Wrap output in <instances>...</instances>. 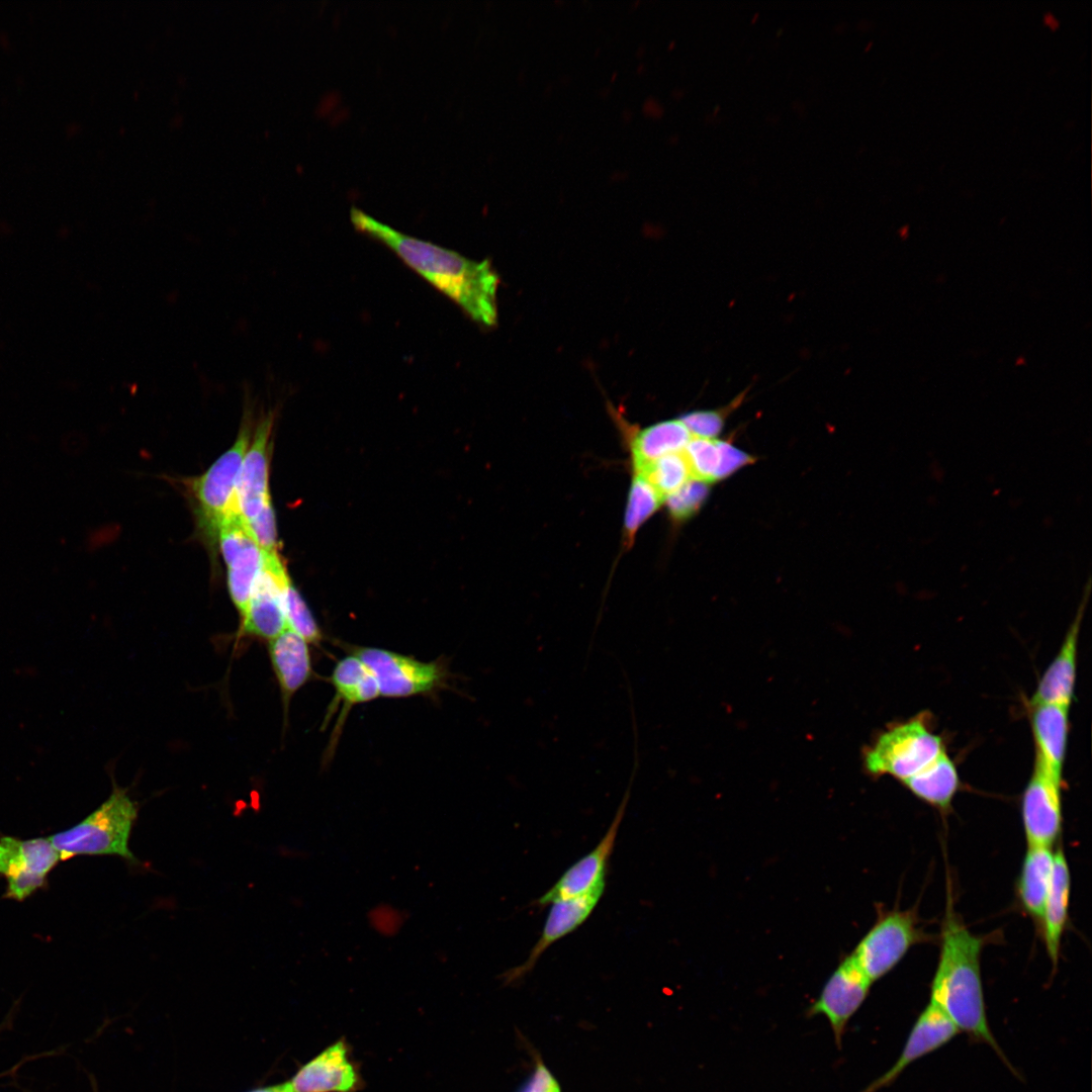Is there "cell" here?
Returning <instances> with one entry per match:
<instances>
[{
  "label": "cell",
  "mask_w": 1092,
  "mask_h": 1092,
  "mask_svg": "<svg viewBox=\"0 0 1092 1092\" xmlns=\"http://www.w3.org/2000/svg\"><path fill=\"white\" fill-rule=\"evenodd\" d=\"M1071 891V875L1062 848L1055 851L1053 876L1045 899L1042 917L1043 940L1048 954L1057 965L1065 931Z\"/></svg>",
  "instance_id": "cell-22"
},
{
  "label": "cell",
  "mask_w": 1092,
  "mask_h": 1092,
  "mask_svg": "<svg viewBox=\"0 0 1092 1092\" xmlns=\"http://www.w3.org/2000/svg\"><path fill=\"white\" fill-rule=\"evenodd\" d=\"M268 652L286 714L292 697L313 674L308 643L287 628L269 640Z\"/></svg>",
  "instance_id": "cell-19"
},
{
  "label": "cell",
  "mask_w": 1092,
  "mask_h": 1092,
  "mask_svg": "<svg viewBox=\"0 0 1092 1092\" xmlns=\"http://www.w3.org/2000/svg\"><path fill=\"white\" fill-rule=\"evenodd\" d=\"M247 524L254 540L264 552H277L276 523L271 502Z\"/></svg>",
  "instance_id": "cell-31"
},
{
  "label": "cell",
  "mask_w": 1092,
  "mask_h": 1092,
  "mask_svg": "<svg viewBox=\"0 0 1092 1092\" xmlns=\"http://www.w3.org/2000/svg\"><path fill=\"white\" fill-rule=\"evenodd\" d=\"M636 731L637 726L633 725L634 764L630 781L608 830L590 851L571 864L556 883L537 900L539 905L577 898L596 891H605L609 860L614 850L619 827L626 812L632 784L639 765L638 733Z\"/></svg>",
  "instance_id": "cell-7"
},
{
  "label": "cell",
  "mask_w": 1092,
  "mask_h": 1092,
  "mask_svg": "<svg viewBox=\"0 0 1092 1092\" xmlns=\"http://www.w3.org/2000/svg\"><path fill=\"white\" fill-rule=\"evenodd\" d=\"M644 69H645V66H644V64H640V65H639V66L637 67V73H638V74H641V73H642V72L644 71Z\"/></svg>",
  "instance_id": "cell-39"
},
{
  "label": "cell",
  "mask_w": 1092,
  "mask_h": 1092,
  "mask_svg": "<svg viewBox=\"0 0 1092 1092\" xmlns=\"http://www.w3.org/2000/svg\"><path fill=\"white\" fill-rule=\"evenodd\" d=\"M282 603L287 628L300 635L307 643L318 645L323 640L322 631L291 581L283 590Z\"/></svg>",
  "instance_id": "cell-29"
},
{
  "label": "cell",
  "mask_w": 1092,
  "mask_h": 1092,
  "mask_svg": "<svg viewBox=\"0 0 1092 1092\" xmlns=\"http://www.w3.org/2000/svg\"><path fill=\"white\" fill-rule=\"evenodd\" d=\"M1090 585L1089 578L1085 589V596L1077 611V615L1071 624L1057 655L1039 678L1029 705L1057 704L1070 707L1075 691L1080 626L1090 593Z\"/></svg>",
  "instance_id": "cell-17"
},
{
  "label": "cell",
  "mask_w": 1092,
  "mask_h": 1092,
  "mask_svg": "<svg viewBox=\"0 0 1092 1092\" xmlns=\"http://www.w3.org/2000/svg\"><path fill=\"white\" fill-rule=\"evenodd\" d=\"M617 75H618V73H617V72H614V73H613V76H612V78H611V81H612V82H614V80H615V79L617 78Z\"/></svg>",
  "instance_id": "cell-40"
},
{
  "label": "cell",
  "mask_w": 1092,
  "mask_h": 1092,
  "mask_svg": "<svg viewBox=\"0 0 1092 1092\" xmlns=\"http://www.w3.org/2000/svg\"><path fill=\"white\" fill-rule=\"evenodd\" d=\"M355 229L392 250L439 291L456 302L474 322L492 327L497 321L499 277L489 260L476 262L462 255L395 231L352 207Z\"/></svg>",
  "instance_id": "cell-1"
},
{
  "label": "cell",
  "mask_w": 1092,
  "mask_h": 1092,
  "mask_svg": "<svg viewBox=\"0 0 1092 1092\" xmlns=\"http://www.w3.org/2000/svg\"><path fill=\"white\" fill-rule=\"evenodd\" d=\"M61 860L49 837L20 839L0 834V876L5 898L23 901L47 885L48 874Z\"/></svg>",
  "instance_id": "cell-9"
},
{
  "label": "cell",
  "mask_w": 1092,
  "mask_h": 1092,
  "mask_svg": "<svg viewBox=\"0 0 1092 1092\" xmlns=\"http://www.w3.org/2000/svg\"><path fill=\"white\" fill-rule=\"evenodd\" d=\"M136 817L138 804L125 789L114 785L110 796L90 815L49 838L61 860L82 854H113L136 866L139 859L128 846Z\"/></svg>",
  "instance_id": "cell-3"
},
{
  "label": "cell",
  "mask_w": 1092,
  "mask_h": 1092,
  "mask_svg": "<svg viewBox=\"0 0 1092 1092\" xmlns=\"http://www.w3.org/2000/svg\"><path fill=\"white\" fill-rule=\"evenodd\" d=\"M273 414L266 415L253 432L237 484V505L246 522L253 520L269 504V441Z\"/></svg>",
  "instance_id": "cell-13"
},
{
  "label": "cell",
  "mask_w": 1092,
  "mask_h": 1092,
  "mask_svg": "<svg viewBox=\"0 0 1092 1092\" xmlns=\"http://www.w3.org/2000/svg\"><path fill=\"white\" fill-rule=\"evenodd\" d=\"M692 478L706 483L723 479L752 461V457L715 438L693 437L682 450Z\"/></svg>",
  "instance_id": "cell-21"
},
{
  "label": "cell",
  "mask_w": 1092,
  "mask_h": 1092,
  "mask_svg": "<svg viewBox=\"0 0 1092 1092\" xmlns=\"http://www.w3.org/2000/svg\"><path fill=\"white\" fill-rule=\"evenodd\" d=\"M1045 21H1046L1048 24L1053 25L1054 27L1057 26V24H1058L1055 17L1053 15H1051V14L1045 15Z\"/></svg>",
  "instance_id": "cell-37"
},
{
  "label": "cell",
  "mask_w": 1092,
  "mask_h": 1092,
  "mask_svg": "<svg viewBox=\"0 0 1092 1092\" xmlns=\"http://www.w3.org/2000/svg\"><path fill=\"white\" fill-rule=\"evenodd\" d=\"M665 499L689 480L693 479L689 464L681 452L668 454L634 469Z\"/></svg>",
  "instance_id": "cell-27"
},
{
  "label": "cell",
  "mask_w": 1092,
  "mask_h": 1092,
  "mask_svg": "<svg viewBox=\"0 0 1092 1092\" xmlns=\"http://www.w3.org/2000/svg\"><path fill=\"white\" fill-rule=\"evenodd\" d=\"M642 112L646 117L659 118L663 114V107L657 99L648 97L642 104Z\"/></svg>",
  "instance_id": "cell-34"
},
{
  "label": "cell",
  "mask_w": 1092,
  "mask_h": 1092,
  "mask_svg": "<svg viewBox=\"0 0 1092 1092\" xmlns=\"http://www.w3.org/2000/svg\"><path fill=\"white\" fill-rule=\"evenodd\" d=\"M709 492L708 483L691 479L665 497L667 510L673 520H686L701 508Z\"/></svg>",
  "instance_id": "cell-30"
},
{
  "label": "cell",
  "mask_w": 1092,
  "mask_h": 1092,
  "mask_svg": "<svg viewBox=\"0 0 1092 1092\" xmlns=\"http://www.w3.org/2000/svg\"><path fill=\"white\" fill-rule=\"evenodd\" d=\"M692 438V434L679 419L659 422L635 431L630 440L633 468H639L662 456L681 452Z\"/></svg>",
  "instance_id": "cell-25"
},
{
  "label": "cell",
  "mask_w": 1092,
  "mask_h": 1092,
  "mask_svg": "<svg viewBox=\"0 0 1092 1092\" xmlns=\"http://www.w3.org/2000/svg\"><path fill=\"white\" fill-rule=\"evenodd\" d=\"M915 797L947 811L960 788L957 766L946 750L917 775L902 783Z\"/></svg>",
  "instance_id": "cell-24"
},
{
  "label": "cell",
  "mask_w": 1092,
  "mask_h": 1092,
  "mask_svg": "<svg viewBox=\"0 0 1092 1092\" xmlns=\"http://www.w3.org/2000/svg\"><path fill=\"white\" fill-rule=\"evenodd\" d=\"M1063 781L1034 762L1021 798V816L1027 845L1053 846L1062 832Z\"/></svg>",
  "instance_id": "cell-12"
},
{
  "label": "cell",
  "mask_w": 1092,
  "mask_h": 1092,
  "mask_svg": "<svg viewBox=\"0 0 1092 1092\" xmlns=\"http://www.w3.org/2000/svg\"><path fill=\"white\" fill-rule=\"evenodd\" d=\"M679 420L693 437L715 438L724 423V414L720 411L693 412L682 415Z\"/></svg>",
  "instance_id": "cell-32"
},
{
  "label": "cell",
  "mask_w": 1092,
  "mask_h": 1092,
  "mask_svg": "<svg viewBox=\"0 0 1092 1092\" xmlns=\"http://www.w3.org/2000/svg\"><path fill=\"white\" fill-rule=\"evenodd\" d=\"M1055 851L1051 846L1027 845L1017 892L1023 909L1040 922L1050 890Z\"/></svg>",
  "instance_id": "cell-23"
},
{
  "label": "cell",
  "mask_w": 1092,
  "mask_h": 1092,
  "mask_svg": "<svg viewBox=\"0 0 1092 1092\" xmlns=\"http://www.w3.org/2000/svg\"><path fill=\"white\" fill-rule=\"evenodd\" d=\"M922 938L914 911H882L850 954L873 983L892 971Z\"/></svg>",
  "instance_id": "cell-6"
},
{
  "label": "cell",
  "mask_w": 1092,
  "mask_h": 1092,
  "mask_svg": "<svg viewBox=\"0 0 1092 1092\" xmlns=\"http://www.w3.org/2000/svg\"><path fill=\"white\" fill-rule=\"evenodd\" d=\"M251 1092H293L290 1081L278 1085L259 1088Z\"/></svg>",
  "instance_id": "cell-35"
},
{
  "label": "cell",
  "mask_w": 1092,
  "mask_h": 1092,
  "mask_svg": "<svg viewBox=\"0 0 1092 1092\" xmlns=\"http://www.w3.org/2000/svg\"><path fill=\"white\" fill-rule=\"evenodd\" d=\"M263 559L264 551L256 542H253L226 565L230 596L242 617L247 610L254 582L263 565Z\"/></svg>",
  "instance_id": "cell-26"
},
{
  "label": "cell",
  "mask_w": 1092,
  "mask_h": 1092,
  "mask_svg": "<svg viewBox=\"0 0 1092 1092\" xmlns=\"http://www.w3.org/2000/svg\"><path fill=\"white\" fill-rule=\"evenodd\" d=\"M252 436V419L248 414L242 422L233 446L189 484L201 517L214 530L228 514L239 512L236 496L237 484Z\"/></svg>",
  "instance_id": "cell-8"
},
{
  "label": "cell",
  "mask_w": 1092,
  "mask_h": 1092,
  "mask_svg": "<svg viewBox=\"0 0 1092 1092\" xmlns=\"http://www.w3.org/2000/svg\"><path fill=\"white\" fill-rule=\"evenodd\" d=\"M347 650L370 670L380 697L400 699L431 695L446 686L448 670L444 662L421 661L410 655L371 646L349 645Z\"/></svg>",
  "instance_id": "cell-5"
},
{
  "label": "cell",
  "mask_w": 1092,
  "mask_h": 1092,
  "mask_svg": "<svg viewBox=\"0 0 1092 1092\" xmlns=\"http://www.w3.org/2000/svg\"><path fill=\"white\" fill-rule=\"evenodd\" d=\"M871 985L851 954L844 956L808 1008V1016L827 1019L837 1048H841L847 1024L864 1002Z\"/></svg>",
  "instance_id": "cell-10"
},
{
  "label": "cell",
  "mask_w": 1092,
  "mask_h": 1092,
  "mask_svg": "<svg viewBox=\"0 0 1092 1092\" xmlns=\"http://www.w3.org/2000/svg\"><path fill=\"white\" fill-rule=\"evenodd\" d=\"M663 503L660 495L640 475L634 474L624 518V544L630 547L642 524Z\"/></svg>",
  "instance_id": "cell-28"
},
{
  "label": "cell",
  "mask_w": 1092,
  "mask_h": 1092,
  "mask_svg": "<svg viewBox=\"0 0 1092 1092\" xmlns=\"http://www.w3.org/2000/svg\"><path fill=\"white\" fill-rule=\"evenodd\" d=\"M290 1084L293 1092H356L362 1082L348 1044L338 1040L303 1065Z\"/></svg>",
  "instance_id": "cell-15"
},
{
  "label": "cell",
  "mask_w": 1092,
  "mask_h": 1092,
  "mask_svg": "<svg viewBox=\"0 0 1092 1092\" xmlns=\"http://www.w3.org/2000/svg\"><path fill=\"white\" fill-rule=\"evenodd\" d=\"M959 1032L949 1018L929 1001L916 1019L897 1061L861 1092H878L890 1086L908 1066L946 1044Z\"/></svg>",
  "instance_id": "cell-14"
},
{
  "label": "cell",
  "mask_w": 1092,
  "mask_h": 1092,
  "mask_svg": "<svg viewBox=\"0 0 1092 1092\" xmlns=\"http://www.w3.org/2000/svg\"><path fill=\"white\" fill-rule=\"evenodd\" d=\"M628 175H629V173L627 171H623V172L622 171H614L610 175V181H612V182L623 181L628 177Z\"/></svg>",
  "instance_id": "cell-36"
},
{
  "label": "cell",
  "mask_w": 1092,
  "mask_h": 1092,
  "mask_svg": "<svg viewBox=\"0 0 1092 1092\" xmlns=\"http://www.w3.org/2000/svg\"><path fill=\"white\" fill-rule=\"evenodd\" d=\"M330 679L335 690V697L329 706L324 721L328 723L329 719L337 712L339 705H342L335 726L336 734L334 737H337L352 707L375 700L380 697V694L377 682L370 670L359 658L352 654L341 658L336 663Z\"/></svg>",
  "instance_id": "cell-20"
},
{
  "label": "cell",
  "mask_w": 1092,
  "mask_h": 1092,
  "mask_svg": "<svg viewBox=\"0 0 1092 1092\" xmlns=\"http://www.w3.org/2000/svg\"><path fill=\"white\" fill-rule=\"evenodd\" d=\"M1030 707V725L1034 740V762L1063 781L1069 736V708L1057 704Z\"/></svg>",
  "instance_id": "cell-18"
},
{
  "label": "cell",
  "mask_w": 1092,
  "mask_h": 1092,
  "mask_svg": "<svg viewBox=\"0 0 1092 1092\" xmlns=\"http://www.w3.org/2000/svg\"><path fill=\"white\" fill-rule=\"evenodd\" d=\"M289 582L278 553L264 552L262 568L242 617L244 633L271 640L287 629L282 595Z\"/></svg>",
  "instance_id": "cell-11"
},
{
  "label": "cell",
  "mask_w": 1092,
  "mask_h": 1092,
  "mask_svg": "<svg viewBox=\"0 0 1092 1092\" xmlns=\"http://www.w3.org/2000/svg\"><path fill=\"white\" fill-rule=\"evenodd\" d=\"M940 936L937 968L931 983L930 1002L956 1025L978 1041L988 1044L1014 1072L988 1023L981 978L983 938L973 934L947 913Z\"/></svg>",
  "instance_id": "cell-2"
},
{
  "label": "cell",
  "mask_w": 1092,
  "mask_h": 1092,
  "mask_svg": "<svg viewBox=\"0 0 1092 1092\" xmlns=\"http://www.w3.org/2000/svg\"><path fill=\"white\" fill-rule=\"evenodd\" d=\"M622 116H623V119H624V120H625L626 122H629V121H630V120L632 119V111H630V110H625V111H623V114H622Z\"/></svg>",
  "instance_id": "cell-38"
},
{
  "label": "cell",
  "mask_w": 1092,
  "mask_h": 1092,
  "mask_svg": "<svg viewBox=\"0 0 1092 1092\" xmlns=\"http://www.w3.org/2000/svg\"><path fill=\"white\" fill-rule=\"evenodd\" d=\"M516 1092H561V1088L550 1070L539 1062Z\"/></svg>",
  "instance_id": "cell-33"
},
{
  "label": "cell",
  "mask_w": 1092,
  "mask_h": 1092,
  "mask_svg": "<svg viewBox=\"0 0 1092 1092\" xmlns=\"http://www.w3.org/2000/svg\"><path fill=\"white\" fill-rule=\"evenodd\" d=\"M603 894L604 891H596L581 897L550 903L540 937L526 961L506 972L505 980L518 981L530 973L546 949L586 921Z\"/></svg>",
  "instance_id": "cell-16"
},
{
  "label": "cell",
  "mask_w": 1092,
  "mask_h": 1092,
  "mask_svg": "<svg viewBox=\"0 0 1092 1092\" xmlns=\"http://www.w3.org/2000/svg\"><path fill=\"white\" fill-rule=\"evenodd\" d=\"M944 751L942 738L919 714L882 732L866 751L864 766L874 777L890 776L903 783Z\"/></svg>",
  "instance_id": "cell-4"
}]
</instances>
